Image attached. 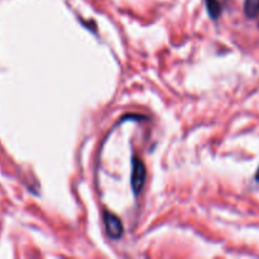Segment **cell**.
<instances>
[{"mask_svg":"<svg viewBox=\"0 0 259 259\" xmlns=\"http://www.w3.org/2000/svg\"><path fill=\"white\" fill-rule=\"evenodd\" d=\"M132 167H133V169H132V189H133L134 194L138 195L143 189L144 182H146V166L141 158L134 157Z\"/></svg>","mask_w":259,"mask_h":259,"instance_id":"1","label":"cell"},{"mask_svg":"<svg viewBox=\"0 0 259 259\" xmlns=\"http://www.w3.org/2000/svg\"><path fill=\"white\" fill-rule=\"evenodd\" d=\"M104 224H105L106 233L111 239H120L123 235V224L116 215L110 211L104 212Z\"/></svg>","mask_w":259,"mask_h":259,"instance_id":"2","label":"cell"},{"mask_svg":"<svg viewBox=\"0 0 259 259\" xmlns=\"http://www.w3.org/2000/svg\"><path fill=\"white\" fill-rule=\"evenodd\" d=\"M244 12L248 18H255L259 14V0H245Z\"/></svg>","mask_w":259,"mask_h":259,"instance_id":"3","label":"cell"},{"mask_svg":"<svg viewBox=\"0 0 259 259\" xmlns=\"http://www.w3.org/2000/svg\"><path fill=\"white\" fill-rule=\"evenodd\" d=\"M205 3H206V8L210 17L212 19H218L220 13H222V5H220L219 0H205Z\"/></svg>","mask_w":259,"mask_h":259,"instance_id":"4","label":"cell"},{"mask_svg":"<svg viewBox=\"0 0 259 259\" xmlns=\"http://www.w3.org/2000/svg\"><path fill=\"white\" fill-rule=\"evenodd\" d=\"M255 180H257V181L259 182V168H258V171H257V174H255Z\"/></svg>","mask_w":259,"mask_h":259,"instance_id":"5","label":"cell"}]
</instances>
